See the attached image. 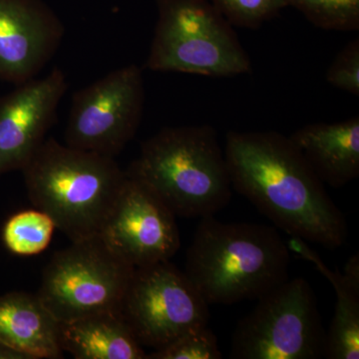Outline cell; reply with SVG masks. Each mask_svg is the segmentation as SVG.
<instances>
[{
    "label": "cell",
    "instance_id": "obj_1",
    "mask_svg": "<svg viewBox=\"0 0 359 359\" xmlns=\"http://www.w3.org/2000/svg\"><path fill=\"white\" fill-rule=\"evenodd\" d=\"M224 151L233 190L278 229L327 249L346 243V217L290 137L231 131Z\"/></svg>",
    "mask_w": 359,
    "mask_h": 359
},
{
    "label": "cell",
    "instance_id": "obj_2",
    "mask_svg": "<svg viewBox=\"0 0 359 359\" xmlns=\"http://www.w3.org/2000/svg\"><path fill=\"white\" fill-rule=\"evenodd\" d=\"M290 250L276 226L201 218L187 250L185 275L205 301L259 299L289 280Z\"/></svg>",
    "mask_w": 359,
    "mask_h": 359
},
{
    "label": "cell",
    "instance_id": "obj_3",
    "mask_svg": "<svg viewBox=\"0 0 359 359\" xmlns=\"http://www.w3.org/2000/svg\"><path fill=\"white\" fill-rule=\"evenodd\" d=\"M28 198L71 242L96 237L126 179L115 158L45 139L21 170Z\"/></svg>",
    "mask_w": 359,
    "mask_h": 359
},
{
    "label": "cell",
    "instance_id": "obj_4",
    "mask_svg": "<svg viewBox=\"0 0 359 359\" xmlns=\"http://www.w3.org/2000/svg\"><path fill=\"white\" fill-rule=\"evenodd\" d=\"M126 173L182 218L215 216L230 203L233 191L224 151L210 125L161 130L143 142Z\"/></svg>",
    "mask_w": 359,
    "mask_h": 359
},
{
    "label": "cell",
    "instance_id": "obj_5",
    "mask_svg": "<svg viewBox=\"0 0 359 359\" xmlns=\"http://www.w3.org/2000/svg\"><path fill=\"white\" fill-rule=\"evenodd\" d=\"M156 4L148 69L217 78L250 72L249 54L211 0H156Z\"/></svg>",
    "mask_w": 359,
    "mask_h": 359
},
{
    "label": "cell",
    "instance_id": "obj_6",
    "mask_svg": "<svg viewBox=\"0 0 359 359\" xmlns=\"http://www.w3.org/2000/svg\"><path fill=\"white\" fill-rule=\"evenodd\" d=\"M135 266L96 236L55 252L37 297L58 323L119 311Z\"/></svg>",
    "mask_w": 359,
    "mask_h": 359
},
{
    "label": "cell",
    "instance_id": "obj_7",
    "mask_svg": "<svg viewBox=\"0 0 359 359\" xmlns=\"http://www.w3.org/2000/svg\"><path fill=\"white\" fill-rule=\"evenodd\" d=\"M257 302L238 321L231 358H323L325 330L316 294L306 278H289Z\"/></svg>",
    "mask_w": 359,
    "mask_h": 359
},
{
    "label": "cell",
    "instance_id": "obj_8",
    "mask_svg": "<svg viewBox=\"0 0 359 359\" xmlns=\"http://www.w3.org/2000/svg\"><path fill=\"white\" fill-rule=\"evenodd\" d=\"M210 304L171 262L135 268L120 316L142 346L160 349L208 325Z\"/></svg>",
    "mask_w": 359,
    "mask_h": 359
},
{
    "label": "cell",
    "instance_id": "obj_9",
    "mask_svg": "<svg viewBox=\"0 0 359 359\" xmlns=\"http://www.w3.org/2000/svg\"><path fill=\"white\" fill-rule=\"evenodd\" d=\"M144 101L139 66L130 65L108 73L73 95L66 145L115 158L138 131Z\"/></svg>",
    "mask_w": 359,
    "mask_h": 359
},
{
    "label": "cell",
    "instance_id": "obj_10",
    "mask_svg": "<svg viewBox=\"0 0 359 359\" xmlns=\"http://www.w3.org/2000/svg\"><path fill=\"white\" fill-rule=\"evenodd\" d=\"M126 172V171H125ZM177 216L145 183L129 176L99 237L135 268L170 261L181 247Z\"/></svg>",
    "mask_w": 359,
    "mask_h": 359
},
{
    "label": "cell",
    "instance_id": "obj_11",
    "mask_svg": "<svg viewBox=\"0 0 359 359\" xmlns=\"http://www.w3.org/2000/svg\"><path fill=\"white\" fill-rule=\"evenodd\" d=\"M68 88L65 72L55 67L0 99V175L22 170L45 140Z\"/></svg>",
    "mask_w": 359,
    "mask_h": 359
},
{
    "label": "cell",
    "instance_id": "obj_12",
    "mask_svg": "<svg viewBox=\"0 0 359 359\" xmlns=\"http://www.w3.org/2000/svg\"><path fill=\"white\" fill-rule=\"evenodd\" d=\"M65 25L42 0H0V78L18 85L43 69Z\"/></svg>",
    "mask_w": 359,
    "mask_h": 359
},
{
    "label": "cell",
    "instance_id": "obj_13",
    "mask_svg": "<svg viewBox=\"0 0 359 359\" xmlns=\"http://www.w3.org/2000/svg\"><path fill=\"white\" fill-rule=\"evenodd\" d=\"M290 139L323 184L339 189L358 178V116L332 124L306 125Z\"/></svg>",
    "mask_w": 359,
    "mask_h": 359
},
{
    "label": "cell",
    "instance_id": "obj_14",
    "mask_svg": "<svg viewBox=\"0 0 359 359\" xmlns=\"http://www.w3.org/2000/svg\"><path fill=\"white\" fill-rule=\"evenodd\" d=\"M0 344L23 359L62 358L59 323L37 294L0 295Z\"/></svg>",
    "mask_w": 359,
    "mask_h": 359
},
{
    "label": "cell",
    "instance_id": "obj_15",
    "mask_svg": "<svg viewBox=\"0 0 359 359\" xmlns=\"http://www.w3.org/2000/svg\"><path fill=\"white\" fill-rule=\"evenodd\" d=\"M60 344L76 359H144L140 342L118 313L59 323Z\"/></svg>",
    "mask_w": 359,
    "mask_h": 359
},
{
    "label": "cell",
    "instance_id": "obj_16",
    "mask_svg": "<svg viewBox=\"0 0 359 359\" xmlns=\"http://www.w3.org/2000/svg\"><path fill=\"white\" fill-rule=\"evenodd\" d=\"M290 252L311 262L334 287V318L325 330V355L328 359L359 358V290L349 287L340 273H334L301 238L290 237Z\"/></svg>",
    "mask_w": 359,
    "mask_h": 359
},
{
    "label": "cell",
    "instance_id": "obj_17",
    "mask_svg": "<svg viewBox=\"0 0 359 359\" xmlns=\"http://www.w3.org/2000/svg\"><path fill=\"white\" fill-rule=\"evenodd\" d=\"M56 224L41 210H25L13 215L2 230V241L7 250L16 256L41 254L50 245Z\"/></svg>",
    "mask_w": 359,
    "mask_h": 359
},
{
    "label": "cell",
    "instance_id": "obj_18",
    "mask_svg": "<svg viewBox=\"0 0 359 359\" xmlns=\"http://www.w3.org/2000/svg\"><path fill=\"white\" fill-rule=\"evenodd\" d=\"M316 27L337 32L359 29V0H287Z\"/></svg>",
    "mask_w": 359,
    "mask_h": 359
},
{
    "label": "cell",
    "instance_id": "obj_19",
    "mask_svg": "<svg viewBox=\"0 0 359 359\" xmlns=\"http://www.w3.org/2000/svg\"><path fill=\"white\" fill-rule=\"evenodd\" d=\"M231 26L257 29L287 8V0H211Z\"/></svg>",
    "mask_w": 359,
    "mask_h": 359
},
{
    "label": "cell",
    "instance_id": "obj_20",
    "mask_svg": "<svg viewBox=\"0 0 359 359\" xmlns=\"http://www.w3.org/2000/svg\"><path fill=\"white\" fill-rule=\"evenodd\" d=\"M222 358L218 339L208 325L193 328L168 346L146 355V359Z\"/></svg>",
    "mask_w": 359,
    "mask_h": 359
},
{
    "label": "cell",
    "instance_id": "obj_21",
    "mask_svg": "<svg viewBox=\"0 0 359 359\" xmlns=\"http://www.w3.org/2000/svg\"><path fill=\"white\" fill-rule=\"evenodd\" d=\"M328 83L359 96V39H353L337 54L327 72Z\"/></svg>",
    "mask_w": 359,
    "mask_h": 359
},
{
    "label": "cell",
    "instance_id": "obj_22",
    "mask_svg": "<svg viewBox=\"0 0 359 359\" xmlns=\"http://www.w3.org/2000/svg\"><path fill=\"white\" fill-rule=\"evenodd\" d=\"M347 285L353 289L359 290V257L358 254L349 257L344 266V275H341Z\"/></svg>",
    "mask_w": 359,
    "mask_h": 359
},
{
    "label": "cell",
    "instance_id": "obj_23",
    "mask_svg": "<svg viewBox=\"0 0 359 359\" xmlns=\"http://www.w3.org/2000/svg\"><path fill=\"white\" fill-rule=\"evenodd\" d=\"M0 359H23L20 353L0 344Z\"/></svg>",
    "mask_w": 359,
    "mask_h": 359
}]
</instances>
